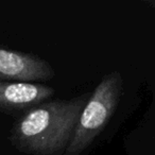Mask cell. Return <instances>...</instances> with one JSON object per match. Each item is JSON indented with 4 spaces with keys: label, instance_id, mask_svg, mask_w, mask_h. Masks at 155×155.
Segmentation results:
<instances>
[{
    "label": "cell",
    "instance_id": "obj_1",
    "mask_svg": "<svg viewBox=\"0 0 155 155\" xmlns=\"http://www.w3.org/2000/svg\"><path fill=\"white\" fill-rule=\"evenodd\" d=\"M86 95L45 101L27 110L13 125L12 143L31 155H64L71 141Z\"/></svg>",
    "mask_w": 155,
    "mask_h": 155
},
{
    "label": "cell",
    "instance_id": "obj_2",
    "mask_svg": "<svg viewBox=\"0 0 155 155\" xmlns=\"http://www.w3.org/2000/svg\"><path fill=\"white\" fill-rule=\"evenodd\" d=\"M123 80L118 71L102 78L88 98L64 155H80L96 139L114 115L122 95Z\"/></svg>",
    "mask_w": 155,
    "mask_h": 155
},
{
    "label": "cell",
    "instance_id": "obj_3",
    "mask_svg": "<svg viewBox=\"0 0 155 155\" xmlns=\"http://www.w3.org/2000/svg\"><path fill=\"white\" fill-rule=\"evenodd\" d=\"M54 77L52 67L33 54L0 48V80L33 83Z\"/></svg>",
    "mask_w": 155,
    "mask_h": 155
},
{
    "label": "cell",
    "instance_id": "obj_4",
    "mask_svg": "<svg viewBox=\"0 0 155 155\" xmlns=\"http://www.w3.org/2000/svg\"><path fill=\"white\" fill-rule=\"evenodd\" d=\"M53 94V88L41 83L0 81V110L27 112L47 101Z\"/></svg>",
    "mask_w": 155,
    "mask_h": 155
},
{
    "label": "cell",
    "instance_id": "obj_5",
    "mask_svg": "<svg viewBox=\"0 0 155 155\" xmlns=\"http://www.w3.org/2000/svg\"><path fill=\"white\" fill-rule=\"evenodd\" d=\"M146 3L149 5V7H151L152 9L155 10V0H147Z\"/></svg>",
    "mask_w": 155,
    "mask_h": 155
}]
</instances>
